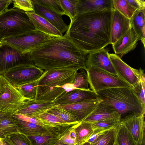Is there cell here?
Returning a JSON list of instances; mask_svg holds the SVG:
<instances>
[{"mask_svg":"<svg viewBox=\"0 0 145 145\" xmlns=\"http://www.w3.org/2000/svg\"><path fill=\"white\" fill-rule=\"evenodd\" d=\"M33 63L42 70L86 69L89 53L80 48L66 32L53 37L27 53Z\"/></svg>","mask_w":145,"mask_h":145,"instance_id":"cell-1","label":"cell"},{"mask_svg":"<svg viewBox=\"0 0 145 145\" xmlns=\"http://www.w3.org/2000/svg\"><path fill=\"white\" fill-rule=\"evenodd\" d=\"M113 10L76 15L66 31L71 40L89 53L111 44V28Z\"/></svg>","mask_w":145,"mask_h":145,"instance_id":"cell-2","label":"cell"},{"mask_svg":"<svg viewBox=\"0 0 145 145\" xmlns=\"http://www.w3.org/2000/svg\"><path fill=\"white\" fill-rule=\"evenodd\" d=\"M104 103L113 106L120 115L121 121L145 114L144 107L132 88H110L95 92Z\"/></svg>","mask_w":145,"mask_h":145,"instance_id":"cell-3","label":"cell"},{"mask_svg":"<svg viewBox=\"0 0 145 145\" xmlns=\"http://www.w3.org/2000/svg\"><path fill=\"white\" fill-rule=\"evenodd\" d=\"M26 12L15 7L0 14V40L35 29Z\"/></svg>","mask_w":145,"mask_h":145,"instance_id":"cell-4","label":"cell"},{"mask_svg":"<svg viewBox=\"0 0 145 145\" xmlns=\"http://www.w3.org/2000/svg\"><path fill=\"white\" fill-rule=\"evenodd\" d=\"M53 37L35 29L6 38L0 41L2 44L8 45L22 53H27Z\"/></svg>","mask_w":145,"mask_h":145,"instance_id":"cell-5","label":"cell"},{"mask_svg":"<svg viewBox=\"0 0 145 145\" xmlns=\"http://www.w3.org/2000/svg\"><path fill=\"white\" fill-rule=\"evenodd\" d=\"M85 70L90 88L95 92L110 88H133L119 76H114L99 68L92 67L86 68Z\"/></svg>","mask_w":145,"mask_h":145,"instance_id":"cell-6","label":"cell"},{"mask_svg":"<svg viewBox=\"0 0 145 145\" xmlns=\"http://www.w3.org/2000/svg\"><path fill=\"white\" fill-rule=\"evenodd\" d=\"M33 101L24 96L3 75L0 74V112L17 110Z\"/></svg>","mask_w":145,"mask_h":145,"instance_id":"cell-7","label":"cell"},{"mask_svg":"<svg viewBox=\"0 0 145 145\" xmlns=\"http://www.w3.org/2000/svg\"><path fill=\"white\" fill-rule=\"evenodd\" d=\"M44 72L33 63H24L10 68L3 75L16 87L39 79Z\"/></svg>","mask_w":145,"mask_h":145,"instance_id":"cell-8","label":"cell"},{"mask_svg":"<svg viewBox=\"0 0 145 145\" xmlns=\"http://www.w3.org/2000/svg\"><path fill=\"white\" fill-rule=\"evenodd\" d=\"M78 70L73 69H51L44 71L38 86L54 87L73 84Z\"/></svg>","mask_w":145,"mask_h":145,"instance_id":"cell-9","label":"cell"},{"mask_svg":"<svg viewBox=\"0 0 145 145\" xmlns=\"http://www.w3.org/2000/svg\"><path fill=\"white\" fill-rule=\"evenodd\" d=\"M24 63H33L28 53H22L8 45L2 44L0 47V75H3L11 67Z\"/></svg>","mask_w":145,"mask_h":145,"instance_id":"cell-10","label":"cell"},{"mask_svg":"<svg viewBox=\"0 0 145 145\" xmlns=\"http://www.w3.org/2000/svg\"><path fill=\"white\" fill-rule=\"evenodd\" d=\"M108 55L118 76L134 87L144 74V70L141 68L136 69L131 67L115 54L109 53Z\"/></svg>","mask_w":145,"mask_h":145,"instance_id":"cell-11","label":"cell"},{"mask_svg":"<svg viewBox=\"0 0 145 145\" xmlns=\"http://www.w3.org/2000/svg\"><path fill=\"white\" fill-rule=\"evenodd\" d=\"M109 50L103 48L89 53L86 63V68L93 67L118 76L109 57Z\"/></svg>","mask_w":145,"mask_h":145,"instance_id":"cell-12","label":"cell"},{"mask_svg":"<svg viewBox=\"0 0 145 145\" xmlns=\"http://www.w3.org/2000/svg\"><path fill=\"white\" fill-rule=\"evenodd\" d=\"M102 100L98 98L76 103L59 106L75 116L79 122H80L92 112L97 105Z\"/></svg>","mask_w":145,"mask_h":145,"instance_id":"cell-13","label":"cell"},{"mask_svg":"<svg viewBox=\"0 0 145 145\" xmlns=\"http://www.w3.org/2000/svg\"><path fill=\"white\" fill-rule=\"evenodd\" d=\"M139 40L138 35L131 26L124 35L112 44L115 54L121 58L123 55L134 50Z\"/></svg>","mask_w":145,"mask_h":145,"instance_id":"cell-14","label":"cell"},{"mask_svg":"<svg viewBox=\"0 0 145 145\" xmlns=\"http://www.w3.org/2000/svg\"><path fill=\"white\" fill-rule=\"evenodd\" d=\"M131 20L114 8L112 13L111 28V44L115 43L131 27Z\"/></svg>","mask_w":145,"mask_h":145,"instance_id":"cell-15","label":"cell"},{"mask_svg":"<svg viewBox=\"0 0 145 145\" xmlns=\"http://www.w3.org/2000/svg\"><path fill=\"white\" fill-rule=\"evenodd\" d=\"M98 98L95 92L92 90L75 89L66 92L53 102L56 105H65Z\"/></svg>","mask_w":145,"mask_h":145,"instance_id":"cell-16","label":"cell"},{"mask_svg":"<svg viewBox=\"0 0 145 145\" xmlns=\"http://www.w3.org/2000/svg\"><path fill=\"white\" fill-rule=\"evenodd\" d=\"M144 115L133 117L121 121L131 135L137 145H142L145 142Z\"/></svg>","mask_w":145,"mask_h":145,"instance_id":"cell-17","label":"cell"},{"mask_svg":"<svg viewBox=\"0 0 145 145\" xmlns=\"http://www.w3.org/2000/svg\"><path fill=\"white\" fill-rule=\"evenodd\" d=\"M114 9L113 0H78L76 15Z\"/></svg>","mask_w":145,"mask_h":145,"instance_id":"cell-18","label":"cell"},{"mask_svg":"<svg viewBox=\"0 0 145 145\" xmlns=\"http://www.w3.org/2000/svg\"><path fill=\"white\" fill-rule=\"evenodd\" d=\"M12 118L16 123L19 133L27 137L45 135L62 136L58 133L45 127L25 121L12 116Z\"/></svg>","mask_w":145,"mask_h":145,"instance_id":"cell-19","label":"cell"},{"mask_svg":"<svg viewBox=\"0 0 145 145\" xmlns=\"http://www.w3.org/2000/svg\"><path fill=\"white\" fill-rule=\"evenodd\" d=\"M112 118L120 119V115L113 106L104 103L102 100L92 112L82 121L92 123Z\"/></svg>","mask_w":145,"mask_h":145,"instance_id":"cell-20","label":"cell"},{"mask_svg":"<svg viewBox=\"0 0 145 145\" xmlns=\"http://www.w3.org/2000/svg\"><path fill=\"white\" fill-rule=\"evenodd\" d=\"M32 1L35 14L46 19L62 34L67 31L69 25L64 22L61 15Z\"/></svg>","mask_w":145,"mask_h":145,"instance_id":"cell-21","label":"cell"},{"mask_svg":"<svg viewBox=\"0 0 145 145\" xmlns=\"http://www.w3.org/2000/svg\"><path fill=\"white\" fill-rule=\"evenodd\" d=\"M56 105L53 102L33 101L20 107L15 113L32 117Z\"/></svg>","mask_w":145,"mask_h":145,"instance_id":"cell-22","label":"cell"},{"mask_svg":"<svg viewBox=\"0 0 145 145\" xmlns=\"http://www.w3.org/2000/svg\"><path fill=\"white\" fill-rule=\"evenodd\" d=\"M30 21L35 29L44 33L55 37H61L63 34L46 19L35 12H27Z\"/></svg>","mask_w":145,"mask_h":145,"instance_id":"cell-23","label":"cell"},{"mask_svg":"<svg viewBox=\"0 0 145 145\" xmlns=\"http://www.w3.org/2000/svg\"><path fill=\"white\" fill-rule=\"evenodd\" d=\"M67 92L62 87H49L37 86L36 101H54Z\"/></svg>","mask_w":145,"mask_h":145,"instance_id":"cell-24","label":"cell"},{"mask_svg":"<svg viewBox=\"0 0 145 145\" xmlns=\"http://www.w3.org/2000/svg\"><path fill=\"white\" fill-rule=\"evenodd\" d=\"M74 129L76 135V145H82L87 142L94 131L91 123L83 121L76 124Z\"/></svg>","mask_w":145,"mask_h":145,"instance_id":"cell-25","label":"cell"},{"mask_svg":"<svg viewBox=\"0 0 145 145\" xmlns=\"http://www.w3.org/2000/svg\"><path fill=\"white\" fill-rule=\"evenodd\" d=\"M145 9L137 10L134 13L131 19L132 27L138 35L140 40L145 47Z\"/></svg>","mask_w":145,"mask_h":145,"instance_id":"cell-26","label":"cell"},{"mask_svg":"<svg viewBox=\"0 0 145 145\" xmlns=\"http://www.w3.org/2000/svg\"><path fill=\"white\" fill-rule=\"evenodd\" d=\"M32 117L40 121L44 126L47 128L60 127L70 124L66 123L57 116L47 111L36 114Z\"/></svg>","mask_w":145,"mask_h":145,"instance_id":"cell-27","label":"cell"},{"mask_svg":"<svg viewBox=\"0 0 145 145\" xmlns=\"http://www.w3.org/2000/svg\"><path fill=\"white\" fill-rule=\"evenodd\" d=\"M115 142L118 145H137L131 135L121 122L116 127Z\"/></svg>","mask_w":145,"mask_h":145,"instance_id":"cell-28","label":"cell"},{"mask_svg":"<svg viewBox=\"0 0 145 145\" xmlns=\"http://www.w3.org/2000/svg\"><path fill=\"white\" fill-rule=\"evenodd\" d=\"M40 77L36 80L15 87L25 97L35 101L38 82Z\"/></svg>","mask_w":145,"mask_h":145,"instance_id":"cell-29","label":"cell"},{"mask_svg":"<svg viewBox=\"0 0 145 145\" xmlns=\"http://www.w3.org/2000/svg\"><path fill=\"white\" fill-rule=\"evenodd\" d=\"M116 127L104 131L90 145H114L115 142Z\"/></svg>","mask_w":145,"mask_h":145,"instance_id":"cell-30","label":"cell"},{"mask_svg":"<svg viewBox=\"0 0 145 145\" xmlns=\"http://www.w3.org/2000/svg\"><path fill=\"white\" fill-rule=\"evenodd\" d=\"M47 112L56 115L66 123L76 124L79 122L74 115L57 105L48 110Z\"/></svg>","mask_w":145,"mask_h":145,"instance_id":"cell-31","label":"cell"},{"mask_svg":"<svg viewBox=\"0 0 145 145\" xmlns=\"http://www.w3.org/2000/svg\"><path fill=\"white\" fill-rule=\"evenodd\" d=\"M113 3L114 8L130 19L138 10L130 5L126 0H113Z\"/></svg>","mask_w":145,"mask_h":145,"instance_id":"cell-32","label":"cell"},{"mask_svg":"<svg viewBox=\"0 0 145 145\" xmlns=\"http://www.w3.org/2000/svg\"><path fill=\"white\" fill-rule=\"evenodd\" d=\"M3 140L8 145H32L29 137L20 133L7 136Z\"/></svg>","mask_w":145,"mask_h":145,"instance_id":"cell-33","label":"cell"},{"mask_svg":"<svg viewBox=\"0 0 145 145\" xmlns=\"http://www.w3.org/2000/svg\"><path fill=\"white\" fill-rule=\"evenodd\" d=\"M32 145H55L60 137L54 135H45L28 137Z\"/></svg>","mask_w":145,"mask_h":145,"instance_id":"cell-34","label":"cell"},{"mask_svg":"<svg viewBox=\"0 0 145 145\" xmlns=\"http://www.w3.org/2000/svg\"><path fill=\"white\" fill-rule=\"evenodd\" d=\"M40 5L54 11L61 16L65 13L61 5L60 0H33Z\"/></svg>","mask_w":145,"mask_h":145,"instance_id":"cell-35","label":"cell"},{"mask_svg":"<svg viewBox=\"0 0 145 145\" xmlns=\"http://www.w3.org/2000/svg\"><path fill=\"white\" fill-rule=\"evenodd\" d=\"M0 131L6 136L19 133L17 125L12 117L0 121Z\"/></svg>","mask_w":145,"mask_h":145,"instance_id":"cell-36","label":"cell"},{"mask_svg":"<svg viewBox=\"0 0 145 145\" xmlns=\"http://www.w3.org/2000/svg\"><path fill=\"white\" fill-rule=\"evenodd\" d=\"M80 71L77 72L76 75L73 85L75 89L88 90V80L87 73L84 69H80Z\"/></svg>","mask_w":145,"mask_h":145,"instance_id":"cell-37","label":"cell"},{"mask_svg":"<svg viewBox=\"0 0 145 145\" xmlns=\"http://www.w3.org/2000/svg\"><path fill=\"white\" fill-rule=\"evenodd\" d=\"M120 122V119L112 118L92 123L91 124L94 129H109L114 127H117Z\"/></svg>","mask_w":145,"mask_h":145,"instance_id":"cell-38","label":"cell"},{"mask_svg":"<svg viewBox=\"0 0 145 145\" xmlns=\"http://www.w3.org/2000/svg\"><path fill=\"white\" fill-rule=\"evenodd\" d=\"M78 0H60L61 7L65 12L72 20L76 15V7Z\"/></svg>","mask_w":145,"mask_h":145,"instance_id":"cell-39","label":"cell"},{"mask_svg":"<svg viewBox=\"0 0 145 145\" xmlns=\"http://www.w3.org/2000/svg\"><path fill=\"white\" fill-rule=\"evenodd\" d=\"M145 79L144 74L142 76L140 81L132 89L138 98L143 106L145 108Z\"/></svg>","mask_w":145,"mask_h":145,"instance_id":"cell-40","label":"cell"},{"mask_svg":"<svg viewBox=\"0 0 145 145\" xmlns=\"http://www.w3.org/2000/svg\"><path fill=\"white\" fill-rule=\"evenodd\" d=\"M12 1L14 7L27 12H35L32 0H13Z\"/></svg>","mask_w":145,"mask_h":145,"instance_id":"cell-41","label":"cell"},{"mask_svg":"<svg viewBox=\"0 0 145 145\" xmlns=\"http://www.w3.org/2000/svg\"><path fill=\"white\" fill-rule=\"evenodd\" d=\"M75 125L62 136L59 139V141L68 145H76V135L74 129Z\"/></svg>","mask_w":145,"mask_h":145,"instance_id":"cell-42","label":"cell"},{"mask_svg":"<svg viewBox=\"0 0 145 145\" xmlns=\"http://www.w3.org/2000/svg\"><path fill=\"white\" fill-rule=\"evenodd\" d=\"M13 116L20 120L44 127L42 121L34 117H29L16 113L14 114Z\"/></svg>","mask_w":145,"mask_h":145,"instance_id":"cell-43","label":"cell"},{"mask_svg":"<svg viewBox=\"0 0 145 145\" xmlns=\"http://www.w3.org/2000/svg\"><path fill=\"white\" fill-rule=\"evenodd\" d=\"M131 6L138 10L145 9V1L143 0H126Z\"/></svg>","mask_w":145,"mask_h":145,"instance_id":"cell-44","label":"cell"},{"mask_svg":"<svg viewBox=\"0 0 145 145\" xmlns=\"http://www.w3.org/2000/svg\"><path fill=\"white\" fill-rule=\"evenodd\" d=\"M107 130L108 129H94L93 133L87 142L91 144L97 139L104 131Z\"/></svg>","mask_w":145,"mask_h":145,"instance_id":"cell-45","label":"cell"},{"mask_svg":"<svg viewBox=\"0 0 145 145\" xmlns=\"http://www.w3.org/2000/svg\"><path fill=\"white\" fill-rule=\"evenodd\" d=\"M16 111L14 110H10L0 112V121L12 117Z\"/></svg>","mask_w":145,"mask_h":145,"instance_id":"cell-46","label":"cell"},{"mask_svg":"<svg viewBox=\"0 0 145 145\" xmlns=\"http://www.w3.org/2000/svg\"><path fill=\"white\" fill-rule=\"evenodd\" d=\"M12 3L11 0H0V14L7 10Z\"/></svg>","mask_w":145,"mask_h":145,"instance_id":"cell-47","label":"cell"},{"mask_svg":"<svg viewBox=\"0 0 145 145\" xmlns=\"http://www.w3.org/2000/svg\"><path fill=\"white\" fill-rule=\"evenodd\" d=\"M6 137L5 136L3 133L0 131V138L2 139H5Z\"/></svg>","mask_w":145,"mask_h":145,"instance_id":"cell-48","label":"cell"},{"mask_svg":"<svg viewBox=\"0 0 145 145\" xmlns=\"http://www.w3.org/2000/svg\"><path fill=\"white\" fill-rule=\"evenodd\" d=\"M55 145H68L67 144H63L60 141H59Z\"/></svg>","mask_w":145,"mask_h":145,"instance_id":"cell-49","label":"cell"},{"mask_svg":"<svg viewBox=\"0 0 145 145\" xmlns=\"http://www.w3.org/2000/svg\"><path fill=\"white\" fill-rule=\"evenodd\" d=\"M82 145H90V143L88 142H86Z\"/></svg>","mask_w":145,"mask_h":145,"instance_id":"cell-50","label":"cell"},{"mask_svg":"<svg viewBox=\"0 0 145 145\" xmlns=\"http://www.w3.org/2000/svg\"><path fill=\"white\" fill-rule=\"evenodd\" d=\"M4 144L2 139L0 138V145Z\"/></svg>","mask_w":145,"mask_h":145,"instance_id":"cell-51","label":"cell"},{"mask_svg":"<svg viewBox=\"0 0 145 145\" xmlns=\"http://www.w3.org/2000/svg\"><path fill=\"white\" fill-rule=\"evenodd\" d=\"M2 45V43L0 40V47Z\"/></svg>","mask_w":145,"mask_h":145,"instance_id":"cell-52","label":"cell"},{"mask_svg":"<svg viewBox=\"0 0 145 145\" xmlns=\"http://www.w3.org/2000/svg\"><path fill=\"white\" fill-rule=\"evenodd\" d=\"M114 145H118L115 142Z\"/></svg>","mask_w":145,"mask_h":145,"instance_id":"cell-53","label":"cell"},{"mask_svg":"<svg viewBox=\"0 0 145 145\" xmlns=\"http://www.w3.org/2000/svg\"><path fill=\"white\" fill-rule=\"evenodd\" d=\"M1 145H8L7 144H1Z\"/></svg>","mask_w":145,"mask_h":145,"instance_id":"cell-54","label":"cell"},{"mask_svg":"<svg viewBox=\"0 0 145 145\" xmlns=\"http://www.w3.org/2000/svg\"><path fill=\"white\" fill-rule=\"evenodd\" d=\"M142 145H145V142Z\"/></svg>","mask_w":145,"mask_h":145,"instance_id":"cell-55","label":"cell"}]
</instances>
